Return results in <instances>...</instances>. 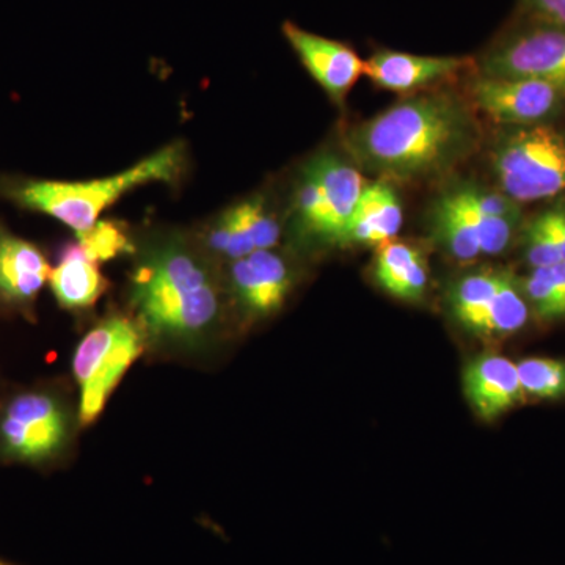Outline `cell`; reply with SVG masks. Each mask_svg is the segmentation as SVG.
Wrapping results in <instances>:
<instances>
[{
    "label": "cell",
    "mask_w": 565,
    "mask_h": 565,
    "mask_svg": "<svg viewBox=\"0 0 565 565\" xmlns=\"http://www.w3.org/2000/svg\"><path fill=\"white\" fill-rule=\"evenodd\" d=\"M473 111L448 92L419 93L394 104L344 134L353 162L381 180L438 177L478 148Z\"/></svg>",
    "instance_id": "6da1fadb"
},
{
    "label": "cell",
    "mask_w": 565,
    "mask_h": 565,
    "mask_svg": "<svg viewBox=\"0 0 565 565\" xmlns=\"http://www.w3.org/2000/svg\"><path fill=\"white\" fill-rule=\"evenodd\" d=\"M129 294L145 332L166 343L200 344L221 319L212 267L181 237H162L145 248Z\"/></svg>",
    "instance_id": "7a4b0ae2"
},
{
    "label": "cell",
    "mask_w": 565,
    "mask_h": 565,
    "mask_svg": "<svg viewBox=\"0 0 565 565\" xmlns=\"http://www.w3.org/2000/svg\"><path fill=\"white\" fill-rule=\"evenodd\" d=\"M185 152L172 143L136 163L125 172L87 181L0 178V199L21 210L39 212L62 222L74 233L92 228L104 211L125 193L148 182H173L184 170Z\"/></svg>",
    "instance_id": "3957f363"
},
{
    "label": "cell",
    "mask_w": 565,
    "mask_h": 565,
    "mask_svg": "<svg viewBox=\"0 0 565 565\" xmlns=\"http://www.w3.org/2000/svg\"><path fill=\"white\" fill-rule=\"evenodd\" d=\"M490 163L500 191L516 203L565 199V139L553 126H505Z\"/></svg>",
    "instance_id": "277c9868"
},
{
    "label": "cell",
    "mask_w": 565,
    "mask_h": 565,
    "mask_svg": "<svg viewBox=\"0 0 565 565\" xmlns=\"http://www.w3.org/2000/svg\"><path fill=\"white\" fill-rule=\"evenodd\" d=\"M73 416L61 394L32 386L0 401V465L43 467L70 444Z\"/></svg>",
    "instance_id": "5b68a950"
},
{
    "label": "cell",
    "mask_w": 565,
    "mask_h": 565,
    "mask_svg": "<svg viewBox=\"0 0 565 565\" xmlns=\"http://www.w3.org/2000/svg\"><path fill=\"white\" fill-rule=\"evenodd\" d=\"M147 337L141 323L125 316H110L85 334L73 359L82 426L95 423L103 414L126 371L143 352Z\"/></svg>",
    "instance_id": "8992f818"
},
{
    "label": "cell",
    "mask_w": 565,
    "mask_h": 565,
    "mask_svg": "<svg viewBox=\"0 0 565 565\" xmlns=\"http://www.w3.org/2000/svg\"><path fill=\"white\" fill-rule=\"evenodd\" d=\"M479 76L565 84V28L527 20L511 29L479 58Z\"/></svg>",
    "instance_id": "52a82bcc"
},
{
    "label": "cell",
    "mask_w": 565,
    "mask_h": 565,
    "mask_svg": "<svg viewBox=\"0 0 565 565\" xmlns=\"http://www.w3.org/2000/svg\"><path fill=\"white\" fill-rule=\"evenodd\" d=\"M470 96L476 107L500 125H542L563 110L565 84L478 76L471 82Z\"/></svg>",
    "instance_id": "ba28073f"
},
{
    "label": "cell",
    "mask_w": 565,
    "mask_h": 565,
    "mask_svg": "<svg viewBox=\"0 0 565 565\" xmlns=\"http://www.w3.org/2000/svg\"><path fill=\"white\" fill-rule=\"evenodd\" d=\"M51 264L39 245L11 232L0 222V316L33 319Z\"/></svg>",
    "instance_id": "9c48e42d"
},
{
    "label": "cell",
    "mask_w": 565,
    "mask_h": 565,
    "mask_svg": "<svg viewBox=\"0 0 565 565\" xmlns=\"http://www.w3.org/2000/svg\"><path fill=\"white\" fill-rule=\"evenodd\" d=\"M281 31L323 92L334 103L344 104L345 96L364 74L363 58L348 44L305 31L291 21H286Z\"/></svg>",
    "instance_id": "30bf717a"
},
{
    "label": "cell",
    "mask_w": 565,
    "mask_h": 565,
    "mask_svg": "<svg viewBox=\"0 0 565 565\" xmlns=\"http://www.w3.org/2000/svg\"><path fill=\"white\" fill-rule=\"evenodd\" d=\"M303 167L313 174L322 199V221L316 241L341 245L366 182L360 170L334 152H319Z\"/></svg>",
    "instance_id": "8fae6325"
},
{
    "label": "cell",
    "mask_w": 565,
    "mask_h": 565,
    "mask_svg": "<svg viewBox=\"0 0 565 565\" xmlns=\"http://www.w3.org/2000/svg\"><path fill=\"white\" fill-rule=\"evenodd\" d=\"M463 392L476 415L486 422L500 418L526 399L516 363L498 353H486L468 363Z\"/></svg>",
    "instance_id": "7c38bea8"
},
{
    "label": "cell",
    "mask_w": 565,
    "mask_h": 565,
    "mask_svg": "<svg viewBox=\"0 0 565 565\" xmlns=\"http://www.w3.org/2000/svg\"><path fill=\"white\" fill-rule=\"evenodd\" d=\"M471 63L468 57H434L379 50L364 61V76L385 90L407 93L435 82L451 79Z\"/></svg>",
    "instance_id": "4fadbf2b"
},
{
    "label": "cell",
    "mask_w": 565,
    "mask_h": 565,
    "mask_svg": "<svg viewBox=\"0 0 565 565\" xmlns=\"http://www.w3.org/2000/svg\"><path fill=\"white\" fill-rule=\"evenodd\" d=\"M230 278L237 300L248 313L258 316L280 310L292 288L288 264L273 250H256L233 262Z\"/></svg>",
    "instance_id": "5bb4252c"
},
{
    "label": "cell",
    "mask_w": 565,
    "mask_h": 565,
    "mask_svg": "<svg viewBox=\"0 0 565 565\" xmlns=\"http://www.w3.org/2000/svg\"><path fill=\"white\" fill-rule=\"evenodd\" d=\"M403 207L390 181L366 182L341 245H374L393 241L403 226Z\"/></svg>",
    "instance_id": "9a60e30c"
},
{
    "label": "cell",
    "mask_w": 565,
    "mask_h": 565,
    "mask_svg": "<svg viewBox=\"0 0 565 565\" xmlns=\"http://www.w3.org/2000/svg\"><path fill=\"white\" fill-rule=\"evenodd\" d=\"M50 286L62 308L79 311L98 302L107 282L98 263L88 258L76 243L63 248L57 266L51 269Z\"/></svg>",
    "instance_id": "2e32d148"
},
{
    "label": "cell",
    "mask_w": 565,
    "mask_h": 565,
    "mask_svg": "<svg viewBox=\"0 0 565 565\" xmlns=\"http://www.w3.org/2000/svg\"><path fill=\"white\" fill-rule=\"evenodd\" d=\"M375 280L393 297L416 302L426 292L429 270L423 253L414 245L388 241L379 247Z\"/></svg>",
    "instance_id": "e0dca14e"
},
{
    "label": "cell",
    "mask_w": 565,
    "mask_h": 565,
    "mask_svg": "<svg viewBox=\"0 0 565 565\" xmlns=\"http://www.w3.org/2000/svg\"><path fill=\"white\" fill-rule=\"evenodd\" d=\"M530 311L522 280L503 269L500 286L489 305L478 337L486 340H504L512 337L525 327Z\"/></svg>",
    "instance_id": "ac0fdd59"
},
{
    "label": "cell",
    "mask_w": 565,
    "mask_h": 565,
    "mask_svg": "<svg viewBox=\"0 0 565 565\" xmlns=\"http://www.w3.org/2000/svg\"><path fill=\"white\" fill-rule=\"evenodd\" d=\"M503 269H486L468 274L452 285L449 305L456 321L471 333L478 334L487 310L500 286Z\"/></svg>",
    "instance_id": "d6986e66"
},
{
    "label": "cell",
    "mask_w": 565,
    "mask_h": 565,
    "mask_svg": "<svg viewBox=\"0 0 565 565\" xmlns=\"http://www.w3.org/2000/svg\"><path fill=\"white\" fill-rule=\"evenodd\" d=\"M435 237L446 252L459 262H473L481 256L478 236L451 193H445L430 212Z\"/></svg>",
    "instance_id": "ffe728a7"
},
{
    "label": "cell",
    "mask_w": 565,
    "mask_h": 565,
    "mask_svg": "<svg viewBox=\"0 0 565 565\" xmlns=\"http://www.w3.org/2000/svg\"><path fill=\"white\" fill-rule=\"evenodd\" d=\"M522 285L530 310L541 321L565 319V262L531 269Z\"/></svg>",
    "instance_id": "44dd1931"
},
{
    "label": "cell",
    "mask_w": 565,
    "mask_h": 565,
    "mask_svg": "<svg viewBox=\"0 0 565 565\" xmlns=\"http://www.w3.org/2000/svg\"><path fill=\"white\" fill-rule=\"evenodd\" d=\"M520 384L526 397L541 401L565 399V360L527 356L516 363Z\"/></svg>",
    "instance_id": "7402d4cb"
},
{
    "label": "cell",
    "mask_w": 565,
    "mask_h": 565,
    "mask_svg": "<svg viewBox=\"0 0 565 565\" xmlns=\"http://www.w3.org/2000/svg\"><path fill=\"white\" fill-rule=\"evenodd\" d=\"M449 193H451L452 199L459 204L465 217L473 225L476 236H478L479 247H481V255H501V253H504L511 247L516 230H519L522 221H515V218L489 217V215L481 214V212L475 211L473 207L463 203L462 200L456 195L455 191Z\"/></svg>",
    "instance_id": "603a6c76"
},
{
    "label": "cell",
    "mask_w": 565,
    "mask_h": 565,
    "mask_svg": "<svg viewBox=\"0 0 565 565\" xmlns=\"http://www.w3.org/2000/svg\"><path fill=\"white\" fill-rule=\"evenodd\" d=\"M76 236L82 250L95 263L110 262L122 253L134 250L131 237L121 223L98 221Z\"/></svg>",
    "instance_id": "cb8c5ba5"
},
{
    "label": "cell",
    "mask_w": 565,
    "mask_h": 565,
    "mask_svg": "<svg viewBox=\"0 0 565 565\" xmlns=\"http://www.w3.org/2000/svg\"><path fill=\"white\" fill-rule=\"evenodd\" d=\"M206 244L212 253H217L232 262L243 259L256 252L234 206L223 212L221 217L212 223L207 230Z\"/></svg>",
    "instance_id": "d4e9b609"
},
{
    "label": "cell",
    "mask_w": 565,
    "mask_h": 565,
    "mask_svg": "<svg viewBox=\"0 0 565 565\" xmlns=\"http://www.w3.org/2000/svg\"><path fill=\"white\" fill-rule=\"evenodd\" d=\"M234 207L255 250H273L280 239V225L267 207L266 200L263 196H253Z\"/></svg>",
    "instance_id": "484cf974"
},
{
    "label": "cell",
    "mask_w": 565,
    "mask_h": 565,
    "mask_svg": "<svg viewBox=\"0 0 565 565\" xmlns=\"http://www.w3.org/2000/svg\"><path fill=\"white\" fill-rule=\"evenodd\" d=\"M522 250L531 269L553 266L564 262L555 237L546 225L544 215L539 214L526 223L522 230Z\"/></svg>",
    "instance_id": "4316f807"
},
{
    "label": "cell",
    "mask_w": 565,
    "mask_h": 565,
    "mask_svg": "<svg viewBox=\"0 0 565 565\" xmlns=\"http://www.w3.org/2000/svg\"><path fill=\"white\" fill-rule=\"evenodd\" d=\"M455 192L468 206L481 214L489 215V217L522 221V204L509 199L501 191H487V189L476 188V185H462V188L455 189Z\"/></svg>",
    "instance_id": "83f0119b"
},
{
    "label": "cell",
    "mask_w": 565,
    "mask_h": 565,
    "mask_svg": "<svg viewBox=\"0 0 565 565\" xmlns=\"http://www.w3.org/2000/svg\"><path fill=\"white\" fill-rule=\"evenodd\" d=\"M527 20L565 28V0H520Z\"/></svg>",
    "instance_id": "f1b7e54d"
},
{
    "label": "cell",
    "mask_w": 565,
    "mask_h": 565,
    "mask_svg": "<svg viewBox=\"0 0 565 565\" xmlns=\"http://www.w3.org/2000/svg\"><path fill=\"white\" fill-rule=\"evenodd\" d=\"M550 232L555 237L557 247H559L561 255L565 262V203L557 204L552 210L542 212Z\"/></svg>",
    "instance_id": "f546056e"
},
{
    "label": "cell",
    "mask_w": 565,
    "mask_h": 565,
    "mask_svg": "<svg viewBox=\"0 0 565 565\" xmlns=\"http://www.w3.org/2000/svg\"><path fill=\"white\" fill-rule=\"evenodd\" d=\"M0 565H11V564L6 563V561L0 559Z\"/></svg>",
    "instance_id": "4dcf8cb0"
}]
</instances>
